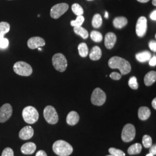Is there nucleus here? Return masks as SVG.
Masks as SVG:
<instances>
[{
	"label": "nucleus",
	"mask_w": 156,
	"mask_h": 156,
	"mask_svg": "<svg viewBox=\"0 0 156 156\" xmlns=\"http://www.w3.org/2000/svg\"><path fill=\"white\" fill-rule=\"evenodd\" d=\"M108 65L112 69H119L122 75L128 74L131 70L129 62L124 58L118 56L111 57L108 62Z\"/></svg>",
	"instance_id": "1"
},
{
	"label": "nucleus",
	"mask_w": 156,
	"mask_h": 156,
	"mask_svg": "<svg viewBox=\"0 0 156 156\" xmlns=\"http://www.w3.org/2000/svg\"><path fill=\"white\" fill-rule=\"evenodd\" d=\"M53 151L58 156H68L72 154L73 148L66 141L58 140L53 144Z\"/></svg>",
	"instance_id": "2"
},
{
	"label": "nucleus",
	"mask_w": 156,
	"mask_h": 156,
	"mask_svg": "<svg viewBox=\"0 0 156 156\" xmlns=\"http://www.w3.org/2000/svg\"><path fill=\"white\" fill-rule=\"evenodd\" d=\"M22 116L26 123L34 124L38 121L39 113L36 108L33 106H26L23 110Z\"/></svg>",
	"instance_id": "3"
},
{
	"label": "nucleus",
	"mask_w": 156,
	"mask_h": 156,
	"mask_svg": "<svg viewBox=\"0 0 156 156\" xmlns=\"http://www.w3.org/2000/svg\"><path fill=\"white\" fill-rule=\"evenodd\" d=\"M13 71L17 75L23 76H28L33 73L31 66L24 62H17L13 66Z\"/></svg>",
	"instance_id": "4"
},
{
	"label": "nucleus",
	"mask_w": 156,
	"mask_h": 156,
	"mask_svg": "<svg viewBox=\"0 0 156 156\" xmlns=\"http://www.w3.org/2000/svg\"><path fill=\"white\" fill-rule=\"evenodd\" d=\"M52 64L57 71L63 73L67 67V60L62 53H56L52 57Z\"/></svg>",
	"instance_id": "5"
},
{
	"label": "nucleus",
	"mask_w": 156,
	"mask_h": 156,
	"mask_svg": "<svg viewBox=\"0 0 156 156\" xmlns=\"http://www.w3.org/2000/svg\"><path fill=\"white\" fill-rule=\"evenodd\" d=\"M106 100V94L100 88H96L93 91L91 97V101L93 105L97 106H101L104 104Z\"/></svg>",
	"instance_id": "6"
},
{
	"label": "nucleus",
	"mask_w": 156,
	"mask_h": 156,
	"mask_svg": "<svg viewBox=\"0 0 156 156\" xmlns=\"http://www.w3.org/2000/svg\"><path fill=\"white\" fill-rule=\"evenodd\" d=\"M44 116L46 121L50 124H55L58 121V116L53 106H46L44 111Z\"/></svg>",
	"instance_id": "7"
},
{
	"label": "nucleus",
	"mask_w": 156,
	"mask_h": 156,
	"mask_svg": "<svg viewBox=\"0 0 156 156\" xmlns=\"http://www.w3.org/2000/svg\"><path fill=\"white\" fill-rule=\"evenodd\" d=\"M136 130L134 125L132 124H127L123 127L122 139L124 142H129L134 140Z\"/></svg>",
	"instance_id": "8"
},
{
	"label": "nucleus",
	"mask_w": 156,
	"mask_h": 156,
	"mask_svg": "<svg viewBox=\"0 0 156 156\" xmlns=\"http://www.w3.org/2000/svg\"><path fill=\"white\" fill-rule=\"evenodd\" d=\"M69 5L66 3L57 4L53 6L50 10V16L53 19H58L68 11Z\"/></svg>",
	"instance_id": "9"
},
{
	"label": "nucleus",
	"mask_w": 156,
	"mask_h": 156,
	"mask_svg": "<svg viewBox=\"0 0 156 156\" xmlns=\"http://www.w3.org/2000/svg\"><path fill=\"white\" fill-rule=\"evenodd\" d=\"M147 29V20L145 16L140 17L136 25V33L140 37L145 36Z\"/></svg>",
	"instance_id": "10"
},
{
	"label": "nucleus",
	"mask_w": 156,
	"mask_h": 156,
	"mask_svg": "<svg viewBox=\"0 0 156 156\" xmlns=\"http://www.w3.org/2000/svg\"><path fill=\"white\" fill-rule=\"evenodd\" d=\"M12 107L9 104H5L0 108V123H5L12 115Z\"/></svg>",
	"instance_id": "11"
},
{
	"label": "nucleus",
	"mask_w": 156,
	"mask_h": 156,
	"mask_svg": "<svg viewBox=\"0 0 156 156\" xmlns=\"http://www.w3.org/2000/svg\"><path fill=\"white\" fill-rule=\"evenodd\" d=\"M45 45V41L42 38L34 37L28 39L27 46L31 49H35L39 47H43Z\"/></svg>",
	"instance_id": "12"
},
{
	"label": "nucleus",
	"mask_w": 156,
	"mask_h": 156,
	"mask_svg": "<svg viewBox=\"0 0 156 156\" xmlns=\"http://www.w3.org/2000/svg\"><path fill=\"white\" fill-rule=\"evenodd\" d=\"M34 129L31 126H26L20 131L19 132V137L23 140H30L33 136Z\"/></svg>",
	"instance_id": "13"
},
{
	"label": "nucleus",
	"mask_w": 156,
	"mask_h": 156,
	"mask_svg": "<svg viewBox=\"0 0 156 156\" xmlns=\"http://www.w3.org/2000/svg\"><path fill=\"white\" fill-rule=\"evenodd\" d=\"M117 41V37L115 34L108 33L105 37V46L107 49H111L115 45Z\"/></svg>",
	"instance_id": "14"
},
{
	"label": "nucleus",
	"mask_w": 156,
	"mask_h": 156,
	"mask_svg": "<svg viewBox=\"0 0 156 156\" xmlns=\"http://www.w3.org/2000/svg\"><path fill=\"white\" fill-rule=\"evenodd\" d=\"M37 146L33 142H27L22 145L21 151L24 154H32L36 151Z\"/></svg>",
	"instance_id": "15"
},
{
	"label": "nucleus",
	"mask_w": 156,
	"mask_h": 156,
	"mask_svg": "<svg viewBox=\"0 0 156 156\" xmlns=\"http://www.w3.org/2000/svg\"><path fill=\"white\" fill-rule=\"evenodd\" d=\"M79 116L78 113L75 111L70 112L67 115V123L71 126H74L79 122Z\"/></svg>",
	"instance_id": "16"
},
{
	"label": "nucleus",
	"mask_w": 156,
	"mask_h": 156,
	"mask_svg": "<svg viewBox=\"0 0 156 156\" xmlns=\"http://www.w3.org/2000/svg\"><path fill=\"white\" fill-rule=\"evenodd\" d=\"M127 19L123 16L117 17L113 21L114 27L117 29H122L127 24Z\"/></svg>",
	"instance_id": "17"
},
{
	"label": "nucleus",
	"mask_w": 156,
	"mask_h": 156,
	"mask_svg": "<svg viewBox=\"0 0 156 156\" xmlns=\"http://www.w3.org/2000/svg\"><path fill=\"white\" fill-rule=\"evenodd\" d=\"M102 56V51L100 47L98 46H95L91 50L90 53V58L91 60L96 61L100 60Z\"/></svg>",
	"instance_id": "18"
},
{
	"label": "nucleus",
	"mask_w": 156,
	"mask_h": 156,
	"mask_svg": "<svg viewBox=\"0 0 156 156\" xmlns=\"http://www.w3.org/2000/svg\"><path fill=\"white\" fill-rule=\"evenodd\" d=\"M151 110L149 108L142 106L138 110V117L141 120H146L151 116Z\"/></svg>",
	"instance_id": "19"
},
{
	"label": "nucleus",
	"mask_w": 156,
	"mask_h": 156,
	"mask_svg": "<svg viewBox=\"0 0 156 156\" xmlns=\"http://www.w3.org/2000/svg\"><path fill=\"white\" fill-rule=\"evenodd\" d=\"M156 80V71H151L147 73L144 78V83L146 86H150Z\"/></svg>",
	"instance_id": "20"
},
{
	"label": "nucleus",
	"mask_w": 156,
	"mask_h": 156,
	"mask_svg": "<svg viewBox=\"0 0 156 156\" xmlns=\"http://www.w3.org/2000/svg\"><path fill=\"white\" fill-rule=\"evenodd\" d=\"M151 55L149 51H144L137 53L135 55L136 59L140 62H145L149 61L151 58Z\"/></svg>",
	"instance_id": "21"
},
{
	"label": "nucleus",
	"mask_w": 156,
	"mask_h": 156,
	"mask_svg": "<svg viewBox=\"0 0 156 156\" xmlns=\"http://www.w3.org/2000/svg\"><path fill=\"white\" fill-rule=\"evenodd\" d=\"M142 151V145L140 143H136L131 145L128 149V153L130 155L140 154Z\"/></svg>",
	"instance_id": "22"
},
{
	"label": "nucleus",
	"mask_w": 156,
	"mask_h": 156,
	"mask_svg": "<svg viewBox=\"0 0 156 156\" xmlns=\"http://www.w3.org/2000/svg\"><path fill=\"white\" fill-rule=\"evenodd\" d=\"M10 30V25L8 22H0V39L4 37L6 34L8 33Z\"/></svg>",
	"instance_id": "23"
},
{
	"label": "nucleus",
	"mask_w": 156,
	"mask_h": 156,
	"mask_svg": "<svg viewBox=\"0 0 156 156\" xmlns=\"http://www.w3.org/2000/svg\"><path fill=\"white\" fill-rule=\"evenodd\" d=\"M73 31L75 33L80 35L82 38L87 39L89 37V33L88 31L82 26L79 27H74Z\"/></svg>",
	"instance_id": "24"
},
{
	"label": "nucleus",
	"mask_w": 156,
	"mask_h": 156,
	"mask_svg": "<svg viewBox=\"0 0 156 156\" xmlns=\"http://www.w3.org/2000/svg\"><path fill=\"white\" fill-rule=\"evenodd\" d=\"M79 54L82 57H86L89 54V49L87 45L85 43H81L78 46Z\"/></svg>",
	"instance_id": "25"
},
{
	"label": "nucleus",
	"mask_w": 156,
	"mask_h": 156,
	"mask_svg": "<svg viewBox=\"0 0 156 156\" xmlns=\"http://www.w3.org/2000/svg\"><path fill=\"white\" fill-rule=\"evenodd\" d=\"M102 24V17L100 14L97 13L94 15L92 20V25L95 28H100Z\"/></svg>",
	"instance_id": "26"
},
{
	"label": "nucleus",
	"mask_w": 156,
	"mask_h": 156,
	"mask_svg": "<svg viewBox=\"0 0 156 156\" xmlns=\"http://www.w3.org/2000/svg\"><path fill=\"white\" fill-rule=\"evenodd\" d=\"M72 11L77 16H81L83 14V9L78 4H73L71 7Z\"/></svg>",
	"instance_id": "27"
},
{
	"label": "nucleus",
	"mask_w": 156,
	"mask_h": 156,
	"mask_svg": "<svg viewBox=\"0 0 156 156\" xmlns=\"http://www.w3.org/2000/svg\"><path fill=\"white\" fill-rule=\"evenodd\" d=\"M91 39L95 42H100L102 40V35L97 31H93L90 34Z\"/></svg>",
	"instance_id": "28"
},
{
	"label": "nucleus",
	"mask_w": 156,
	"mask_h": 156,
	"mask_svg": "<svg viewBox=\"0 0 156 156\" xmlns=\"http://www.w3.org/2000/svg\"><path fill=\"white\" fill-rule=\"evenodd\" d=\"M84 21V17L82 15L78 16L76 19L71 22V25L73 27H79L82 25Z\"/></svg>",
	"instance_id": "29"
},
{
	"label": "nucleus",
	"mask_w": 156,
	"mask_h": 156,
	"mask_svg": "<svg viewBox=\"0 0 156 156\" xmlns=\"http://www.w3.org/2000/svg\"><path fill=\"white\" fill-rule=\"evenodd\" d=\"M128 86L132 89L136 90L138 89L139 84L137 82V79L135 76H132L129 78L128 81Z\"/></svg>",
	"instance_id": "30"
},
{
	"label": "nucleus",
	"mask_w": 156,
	"mask_h": 156,
	"mask_svg": "<svg viewBox=\"0 0 156 156\" xmlns=\"http://www.w3.org/2000/svg\"><path fill=\"white\" fill-rule=\"evenodd\" d=\"M142 144L145 148H149L152 145V139L149 135H145L142 138Z\"/></svg>",
	"instance_id": "31"
},
{
	"label": "nucleus",
	"mask_w": 156,
	"mask_h": 156,
	"mask_svg": "<svg viewBox=\"0 0 156 156\" xmlns=\"http://www.w3.org/2000/svg\"><path fill=\"white\" fill-rule=\"evenodd\" d=\"M109 152L111 155L113 156H126V154L124 153V151L114 147L110 148L109 149Z\"/></svg>",
	"instance_id": "32"
},
{
	"label": "nucleus",
	"mask_w": 156,
	"mask_h": 156,
	"mask_svg": "<svg viewBox=\"0 0 156 156\" xmlns=\"http://www.w3.org/2000/svg\"><path fill=\"white\" fill-rule=\"evenodd\" d=\"M9 46V41L7 38H2L0 39V48L6 49Z\"/></svg>",
	"instance_id": "33"
},
{
	"label": "nucleus",
	"mask_w": 156,
	"mask_h": 156,
	"mask_svg": "<svg viewBox=\"0 0 156 156\" xmlns=\"http://www.w3.org/2000/svg\"><path fill=\"white\" fill-rule=\"evenodd\" d=\"M1 156H14L13 151L10 147H6L2 151Z\"/></svg>",
	"instance_id": "34"
},
{
	"label": "nucleus",
	"mask_w": 156,
	"mask_h": 156,
	"mask_svg": "<svg viewBox=\"0 0 156 156\" xmlns=\"http://www.w3.org/2000/svg\"><path fill=\"white\" fill-rule=\"evenodd\" d=\"M110 78L115 80H120L122 78V75L116 72H113L110 74Z\"/></svg>",
	"instance_id": "35"
},
{
	"label": "nucleus",
	"mask_w": 156,
	"mask_h": 156,
	"mask_svg": "<svg viewBox=\"0 0 156 156\" xmlns=\"http://www.w3.org/2000/svg\"><path fill=\"white\" fill-rule=\"evenodd\" d=\"M149 48L151 50L154 52L156 51V42L155 41H151L149 44Z\"/></svg>",
	"instance_id": "36"
},
{
	"label": "nucleus",
	"mask_w": 156,
	"mask_h": 156,
	"mask_svg": "<svg viewBox=\"0 0 156 156\" xmlns=\"http://www.w3.org/2000/svg\"><path fill=\"white\" fill-rule=\"evenodd\" d=\"M149 65L152 67L156 66V56H154L153 57L151 58V59L149 60Z\"/></svg>",
	"instance_id": "37"
},
{
	"label": "nucleus",
	"mask_w": 156,
	"mask_h": 156,
	"mask_svg": "<svg viewBox=\"0 0 156 156\" xmlns=\"http://www.w3.org/2000/svg\"><path fill=\"white\" fill-rule=\"evenodd\" d=\"M150 150H149V153L153 154L154 156L156 154V145H151V147H149Z\"/></svg>",
	"instance_id": "38"
},
{
	"label": "nucleus",
	"mask_w": 156,
	"mask_h": 156,
	"mask_svg": "<svg viewBox=\"0 0 156 156\" xmlns=\"http://www.w3.org/2000/svg\"><path fill=\"white\" fill-rule=\"evenodd\" d=\"M35 156H48L45 151H39L37 153Z\"/></svg>",
	"instance_id": "39"
},
{
	"label": "nucleus",
	"mask_w": 156,
	"mask_h": 156,
	"mask_svg": "<svg viewBox=\"0 0 156 156\" xmlns=\"http://www.w3.org/2000/svg\"><path fill=\"white\" fill-rule=\"evenodd\" d=\"M150 17H151V19L153 20H156V11L154 10V11L152 12L151 13V15H150Z\"/></svg>",
	"instance_id": "40"
},
{
	"label": "nucleus",
	"mask_w": 156,
	"mask_h": 156,
	"mask_svg": "<svg viewBox=\"0 0 156 156\" xmlns=\"http://www.w3.org/2000/svg\"><path fill=\"white\" fill-rule=\"evenodd\" d=\"M151 104H152V106H153V108L154 109H156V98H154V100L152 101V102H151Z\"/></svg>",
	"instance_id": "41"
},
{
	"label": "nucleus",
	"mask_w": 156,
	"mask_h": 156,
	"mask_svg": "<svg viewBox=\"0 0 156 156\" xmlns=\"http://www.w3.org/2000/svg\"><path fill=\"white\" fill-rule=\"evenodd\" d=\"M137 1L141 3H146V2H149L150 0H137Z\"/></svg>",
	"instance_id": "42"
},
{
	"label": "nucleus",
	"mask_w": 156,
	"mask_h": 156,
	"mask_svg": "<svg viewBox=\"0 0 156 156\" xmlns=\"http://www.w3.org/2000/svg\"><path fill=\"white\" fill-rule=\"evenodd\" d=\"M105 19H108V17H109V14H108V12H105Z\"/></svg>",
	"instance_id": "43"
},
{
	"label": "nucleus",
	"mask_w": 156,
	"mask_h": 156,
	"mask_svg": "<svg viewBox=\"0 0 156 156\" xmlns=\"http://www.w3.org/2000/svg\"><path fill=\"white\" fill-rule=\"evenodd\" d=\"M156 0H153L152 1V4L154 6H156Z\"/></svg>",
	"instance_id": "44"
},
{
	"label": "nucleus",
	"mask_w": 156,
	"mask_h": 156,
	"mask_svg": "<svg viewBox=\"0 0 156 156\" xmlns=\"http://www.w3.org/2000/svg\"><path fill=\"white\" fill-rule=\"evenodd\" d=\"M146 156H154V155H153V154H151V153H149V154H147V155H146Z\"/></svg>",
	"instance_id": "45"
},
{
	"label": "nucleus",
	"mask_w": 156,
	"mask_h": 156,
	"mask_svg": "<svg viewBox=\"0 0 156 156\" xmlns=\"http://www.w3.org/2000/svg\"><path fill=\"white\" fill-rule=\"evenodd\" d=\"M37 49H38V50H40V51H42V49H41V47H39V48H37Z\"/></svg>",
	"instance_id": "46"
},
{
	"label": "nucleus",
	"mask_w": 156,
	"mask_h": 156,
	"mask_svg": "<svg viewBox=\"0 0 156 156\" xmlns=\"http://www.w3.org/2000/svg\"><path fill=\"white\" fill-rule=\"evenodd\" d=\"M112 156V155H108V156Z\"/></svg>",
	"instance_id": "47"
},
{
	"label": "nucleus",
	"mask_w": 156,
	"mask_h": 156,
	"mask_svg": "<svg viewBox=\"0 0 156 156\" xmlns=\"http://www.w3.org/2000/svg\"><path fill=\"white\" fill-rule=\"evenodd\" d=\"M87 1H93V0H87Z\"/></svg>",
	"instance_id": "48"
}]
</instances>
